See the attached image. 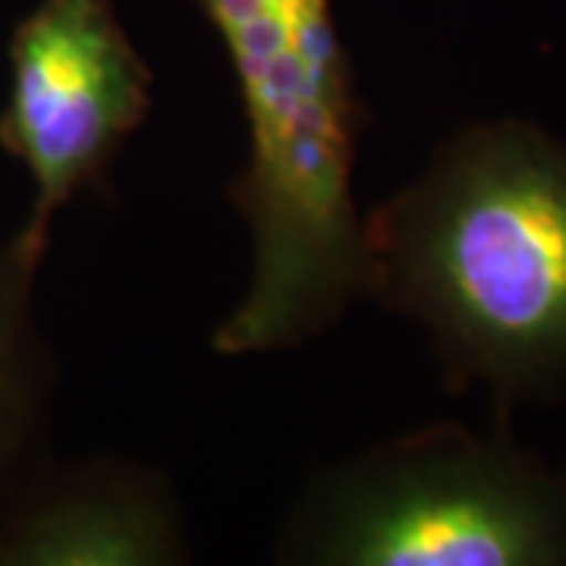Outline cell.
Listing matches in <instances>:
<instances>
[{
    "label": "cell",
    "instance_id": "cell-4",
    "mask_svg": "<svg viewBox=\"0 0 566 566\" xmlns=\"http://www.w3.org/2000/svg\"><path fill=\"white\" fill-rule=\"evenodd\" d=\"M7 63L0 148L32 182L17 237L44 255L57 214L104 180L145 123L155 76L114 0H39L17 22Z\"/></svg>",
    "mask_w": 566,
    "mask_h": 566
},
{
    "label": "cell",
    "instance_id": "cell-3",
    "mask_svg": "<svg viewBox=\"0 0 566 566\" xmlns=\"http://www.w3.org/2000/svg\"><path fill=\"white\" fill-rule=\"evenodd\" d=\"M281 564H566V472L460 424H428L318 469L277 535Z\"/></svg>",
    "mask_w": 566,
    "mask_h": 566
},
{
    "label": "cell",
    "instance_id": "cell-2",
    "mask_svg": "<svg viewBox=\"0 0 566 566\" xmlns=\"http://www.w3.org/2000/svg\"><path fill=\"white\" fill-rule=\"evenodd\" d=\"M230 61L245 161L230 202L252 274L211 346L221 356L300 349L365 300L356 155L365 107L334 0H196Z\"/></svg>",
    "mask_w": 566,
    "mask_h": 566
},
{
    "label": "cell",
    "instance_id": "cell-5",
    "mask_svg": "<svg viewBox=\"0 0 566 566\" xmlns=\"http://www.w3.org/2000/svg\"><path fill=\"white\" fill-rule=\"evenodd\" d=\"M189 528L158 469L95 457L39 463L0 501V566H174Z\"/></svg>",
    "mask_w": 566,
    "mask_h": 566
},
{
    "label": "cell",
    "instance_id": "cell-6",
    "mask_svg": "<svg viewBox=\"0 0 566 566\" xmlns=\"http://www.w3.org/2000/svg\"><path fill=\"white\" fill-rule=\"evenodd\" d=\"M41 262L20 237L0 249V501L44 463L54 359L35 318Z\"/></svg>",
    "mask_w": 566,
    "mask_h": 566
},
{
    "label": "cell",
    "instance_id": "cell-1",
    "mask_svg": "<svg viewBox=\"0 0 566 566\" xmlns=\"http://www.w3.org/2000/svg\"><path fill=\"white\" fill-rule=\"evenodd\" d=\"M365 300L416 322L447 381L566 394V148L479 123L363 211Z\"/></svg>",
    "mask_w": 566,
    "mask_h": 566
}]
</instances>
